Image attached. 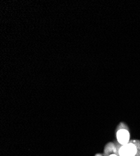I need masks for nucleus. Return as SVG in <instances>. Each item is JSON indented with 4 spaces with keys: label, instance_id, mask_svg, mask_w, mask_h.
I'll return each mask as SVG.
<instances>
[{
    "label": "nucleus",
    "instance_id": "1",
    "mask_svg": "<svg viewBox=\"0 0 140 156\" xmlns=\"http://www.w3.org/2000/svg\"><path fill=\"white\" fill-rule=\"evenodd\" d=\"M120 156H136L137 154L136 146L133 143H128L123 145L119 150Z\"/></svg>",
    "mask_w": 140,
    "mask_h": 156
},
{
    "label": "nucleus",
    "instance_id": "3",
    "mask_svg": "<svg viewBox=\"0 0 140 156\" xmlns=\"http://www.w3.org/2000/svg\"><path fill=\"white\" fill-rule=\"evenodd\" d=\"M116 149L115 147L114 146V145L112 144V143H109L106 147V152H115Z\"/></svg>",
    "mask_w": 140,
    "mask_h": 156
},
{
    "label": "nucleus",
    "instance_id": "2",
    "mask_svg": "<svg viewBox=\"0 0 140 156\" xmlns=\"http://www.w3.org/2000/svg\"><path fill=\"white\" fill-rule=\"evenodd\" d=\"M130 134L127 129H119L117 132V139L119 144L126 145L130 141Z\"/></svg>",
    "mask_w": 140,
    "mask_h": 156
},
{
    "label": "nucleus",
    "instance_id": "4",
    "mask_svg": "<svg viewBox=\"0 0 140 156\" xmlns=\"http://www.w3.org/2000/svg\"><path fill=\"white\" fill-rule=\"evenodd\" d=\"M109 156H117V155H115V154H111V155H110Z\"/></svg>",
    "mask_w": 140,
    "mask_h": 156
}]
</instances>
